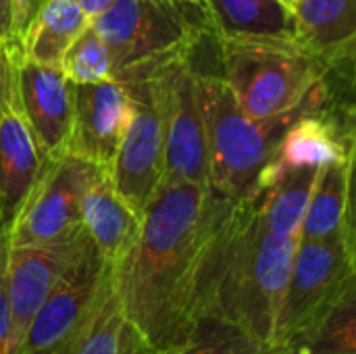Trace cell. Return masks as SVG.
Instances as JSON below:
<instances>
[{"mask_svg":"<svg viewBox=\"0 0 356 354\" xmlns=\"http://www.w3.org/2000/svg\"><path fill=\"white\" fill-rule=\"evenodd\" d=\"M209 211V188L163 179L136 244L113 265L119 307L152 351L186 342L198 325L194 298Z\"/></svg>","mask_w":356,"mask_h":354,"instance_id":"1","label":"cell"},{"mask_svg":"<svg viewBox=\"0 0 356 354\" xmlns=\"http://www.w3.org/2000/svg\"><path fill=\"white\" fill-rule=\"evenodd\" d=\"M298 240L267 230L257 198L229 200L211 190L196 280V321H219L252 346L271 348Z\"/></svg>","mask_w":356,"mask_h":354,"instance_id":"2","label":"cell"},{"mask_svg":"<svg viewBox=\"0 0 356 354\" xmlns=\"http://www.w3.org/2000/svg\"><path fill=\"white\" fill-rule=\"evenodd\" d=\"M219 73L254 121L294 119L323 111V77L332 63L296 38H215Z\"/></svg>","mask_w":356,"mask_h":354,"instance_id":"3","label":"cell"},{"mask_svg":"<svg viewBox=\"0 0 356 354\" xmlns=\"http://www.w3.org/2000/svg\"><path fill=\"white\" fill-rule=\"evenodd\" d=\"M194 71L207 142L209 190L229 200L252 198L282 134L296 117L254 121L242 111L219 69H200L194 63Z\"/></svg>","mask_w":356,"mask_h":354,"instance_id":"4","label":"cell"},{"mask_svg":"<svg viewBox=\"0 0 356 354\" xmlns=\"http://www.w3.org/2000/svg\"><path fill=\"white\" fill-rule=\"evenodd\" d=\"M92 27L113 54L119 83L144 79L213 38L204 6L188 0H115Z\"/></svg>","mask_w":356,"mask_h":354,"instance_id":"5","label":"cell"},{"mask_svg":"<svg viewBox=\"0 0 356 354\" xmlns=\"http://www.w3.org/2000/svg\"><path fill=\"white\" fill-rule=\"evenodd\" d=\"M356 294L355 227L327 240H298L271 348L305 353L327 317Z\"/></svg>","mask_w":356,"mask_h":354,"instance_id":"6","label":"cell"},{"mask_svg":"<svg viewBox=\"0 0 356 354\" xmlns=\"http://www.w3.org/2000/svg\"><path fill=\"white\" fill-rule=\"evenodd\" d=\"M113 292V265L90 240L33 315L15 354H71Z\"/></svg>","mask_w":356,"mask_h":354,"instance_id":"7","label":"cell"},{"mask_svg":"<svg viewBox=\"0 0 356 354\" xmlns=\"http://www.w3.org/2000/svg\"><path fill=\"white\" fill-rule=\"evenodd\" d=\"M194 50L165 63L146 79L150 81L163 121L165 179L209 188L207 142L196 96Z\"/></svg>","mask_w":356,"mask_h":354,"instance_id":"8","label":"cell"},{"mask_svg":"<svg viewBox=\"0 0 356 354\" xmlns=\"http://www.w3.org/2000/svg\"><path fill=\"white\" fill-rule=\"evenodd\" d=\"M100 169L71 152L50 161L8 227V246L50 244L83 230L79 200Z\"/></svg>","mask_w":356,"mask_h":354,"instance_id":"9","label":"cell"},{"mask_svg":"<svg viewBox=\"0 0 356 354\" xmlns=\"http://www.w3.org/2000/svg\"><path fill=\"white\" fill-rule=\"evenodd\" d=\"M134 98L131 123L108 165L115 190L142 215L165 179V136L150 81L123 83Z\"/></svg>","mask_w":356,"mask_h":354,"instance_id":"10","label":"cell"},{"mask_svg":"<svg viewBox=\"0 0 356 354\" xmlns=\"http://www.w3.org/2000/svg\"><path fill=\"white\" fill-rule=\"evenodd\" d=\"M90 242L86 230L50 242L31 246H8L6 259V294L10 311L8 348L17 353L33 315L48 298L52 288L75 263L79 252Z\"/></svg>","mask_w":356,"mask_h":354,"instance_id":"11","label":"cell"},{"mask_svg":"<svg viewBox=\"0 0 356 354\" xmlns=\"http://www.w3.org/2000/svg\"><path fill=\"white\" fill-rule=\"evenodd\" d=\"M346 159H355L353 113L305 111L282 134L271 161L257 182L254 194L290 171L325 167Z\"/></svg>","mask_w":356,"mask_h":354,"instance_id":"12","label":"cell"},{"mask_svg":"<svg viewBox=\"0 0 356 354\" xmlns=\"http://www.w3.org/2000/svg\"><path fill=\"white\" fill-rule=\"evenodd\" d=\"M73 83L60 67L33 63L15 52V92L21 111L48 159L67 152L73 127Z\"/></svg>","mask_w":356,"mask_h":354,"instance_id":"13","label":"cell"},{"mask_svg":"<svg viewBox=\"0 0 356 354\" xmlns=\"http://www.w3.org/2000/svg\"><path fill=\"white\" fill-rule=\"evenodd\" d=\"M131 117L134 98L117 79L77 83L73 88V127L67 152L108 167Z\"/></svg>","mask_w":356,"mask_h":354,"instance_id":"14","label":"cell"},{"mask_svg":"<svg viewBox=\"0 0 356 354\" xmlns=\"http://www.w3.org/2000/svg\"><path fill=\"white\" fill-rule=\"evenodd\" d=\"M52 159H48L17 98L15 75L13 92L6 102V108L0 117V225L10 227L25 200L40 182L44 169Z\"/></svg>","mask_w":356,"mask_h":354,"instance_id":"15","label":"cell"},{"mask_svg":"<svg viewBox=\"0 0 356 354\" xmlns=\"http://www.w3.org/2000/svg\"><path fill=\"white\" fill-rule=\"evenodd\" d=\"M79 215L90 240L111 265H117L140 236L142 215H138L115 190L108 167H102L83 190Z\"/></svg>","mask_w":356,"mask_h":354,"instance_id":"16","label":"cell"},{"mask_svg":"<svg viewBox=\"0 0 356 354\" xmlns=\"http://www.w3.org/2000/svg\"><path fill=\"white\" fill-rule=\"evenodd\" d=\"M294 35L327 63L355 58L356 0H298Z\"/></svg>","mask_w":356,"mask_h":354,"instance_id":"17","label":"cell"},{"mask_svg":"<svg viewBox=\"0 0 356 354\" xmlns=\"http://www.w3.org/2000/svg\"><path fill=\"white\" fill-rule=\"evenodd\" d=\"M90 25V17L75 0H44L35 17L19 38L23 58L60 67L67 48Z\"/></svg>","mask_w":356,"mask_h":354,"instance_id":"18","label":"cell"},{"mask_svg":"<svg viewBox=\"0 0 356 354\" xmlns=\"http://www.w3.org/2000/svg\"><path fill=\"white\" fill-rule=\"evenodd\" d=\"M215 38H296L280 0H202Z\"/></svg>","mask_w":356,"mask_h":354,"instance_id":"19","label":"cell"},{"mask_svg":"<svg viewBox=\"0 0 356 354\" xmlns=\"http://www.w3.org/2000/svg\"><path fill=\"white\" fill-rule=\"evenodd\" d=\"M353 161H334L321 167L309 198L300 238L327 240L353 227L350 213V177Z\"/></svg>","mask_w":356,"mask_h":354,"instance_id":"20","label":"cell"},{"mask_svg":"<svg viewBox=\"0 0 356 354\" xmlns=\"http://www.w3.org/2000/svg\"><path fill=\"white\" fill-rule=\"evenodd\" d=\"M321 167L290 171L271 186L257 192V207L267 230L277 236L300 238L305 213Z\"/></svg>","mask_w":356,"mask_h":354,"instance_id":"21","label":"cell"},{"mask_svg":"<svg viewBox=\"0 0 356 354\" xmlns=\"http://www.w3.org/2000/svg\"><path fill=\"white\" fill-rule=\"evenodd\" d=\"M148 351L150 346L142 334L123 315L113 284V292L106 296L92 325L86 330L71 354H148Z\"/></svg>","mask_w":356,"mask_h":354,"instance_id":"22","label":"cell"},{"mask_svg":"<svg viewBox=\"0 0 356 354\" xmlns=\"http://www.w3.org/2000/svg\"><path fill=\"white\" fill-rule=\"evenodd\" d=\"M60 69L75 86L115 79L113 54L98 31L92 27V21L67 48L60 61Z\"/></svg>","mask_w":356,"mask_h":354,"instance_id":"23","label":"cell"},{"mask_svg":"<svg viewBox=\"0 0 356 354\" xmlns=\"http://www.w3.org/2000/svg\"><path fill=\"white\" fill-rule=\"evenodd\" d=\"M246 348L257 346H252L242 334H238L229 325H223L213 319H202L186 342L161 351L150 348L148 354H242Z\"/></svg>","mask_w":356,"mask_h":354,"instance_id":"24","label":"cell"},{"mask_svg":"<svg viewBox=\"0 0 356 354\" xmlns=\"http://www.w3.org/2000/svg\"><path fill=\"white\" fill-rule=\"evenodd\" d=\"M6 259H8V230L0 225V354H10L8 348V294H6Z\"/></svg>","mask_w":356,"mask_h":354,"instance_id":"25","label":"cell"},{"mask_svg":"<svg viewBox=\"0 0 356 354\" xmlns=\"http://www.w3.org/2000/svg\"><path fill=\"white\" fill-rule=\"evenodd\" d=\"M15 52H17V44L10 38H0V117L13 92Z\"/></svg>","mask_w":356,"mask_h":354,"instance_id":"26","label":"cell"},{"mask_svg":"<svg viewBox=\"0 0 356 354\" xmlns=\"http://www.w3.org/2000/svg\"><path fill=\"white\" fill-rule=\"evenodd\" d=\"M44 0H8V15H10V27L8 38L17 44L31 19L35 17L38 8Z\"/></svg>","mask_w":356,"mask_h":354,"instance_id":"27","label":"cell"},{"mask_svg":"<svg viewBox=\"0 0 356 354\" xmlns=\"http://www.w3.org/2000/svg\"><path fill=\"white\" fill-rule=\"evenodd\" d=\"M81 8H83V13L90 17V21L92 19H96L100 13H104L115 0H75Z\"/></svg>","mask_w":356,"mask_h":354,"instance_id":"28","label":"cell"},{"mask_svg":"<svg viewBox=\"0 0 356 354\" xmlns=\"http://www.w3.org/2000/svg\"><path fill=\"white\" fill-rule=\"evenodd\" d=\"M10 15H8V0H0V38H8Z\"/></svg>","mask_w":356,"mask_h":354,"instance_id":"29","label":"cell"},{"mask_svg":"<svg viewBox=\"0 0 356 354\" xmlns=\"http://www.w3.org/2000/svg\"><path fill=\"white\" fill-rule=\"evenodd\" d=\"M280 2H282V4H284L286 8L294 10V6H296V2H298V0H280Z\"/></svg>","mask_w":356,"mask_h":354,"instance_id":"30","label":"cell"},{"mask_svg":"<svg viewBox=\"0 0 356 354\" xmlns=\"http://www.w3.org/2000/svg\"><path fill=\"white\" fill-rule=\"evenodd\" d=\"M267 354H307V353H290V351H275V348H267Z\"/></svg>","mask_w":356,"mask_h":354,"instance_id":"31","label":"cell"},{"mask_svg":"<svg viewBox=\"0 0 356 354\" xmlns=\"http://www.w3.org/2000/svg\"><path fill=\"white\" fill-rule=\"evenodd\" d=\"M242 354H267V351H261V348H246Z\"/></svg>","mask_w":356,"mask_h":354,"instance_id":"32","label":"cell"},{"mask_svg":"<svg viewBox=\"0 0 356 354\" xmlns=\"http://www.w3.org/2000/svg\"><path fill=\"white\" fill-rule=\"evenodd\" d=\"M188 2H194V4H202V0H188Z\"/></svg>","mask_w":356,"mask_h":354,"instance_id":"33","label":"cell"}]
</instances>
